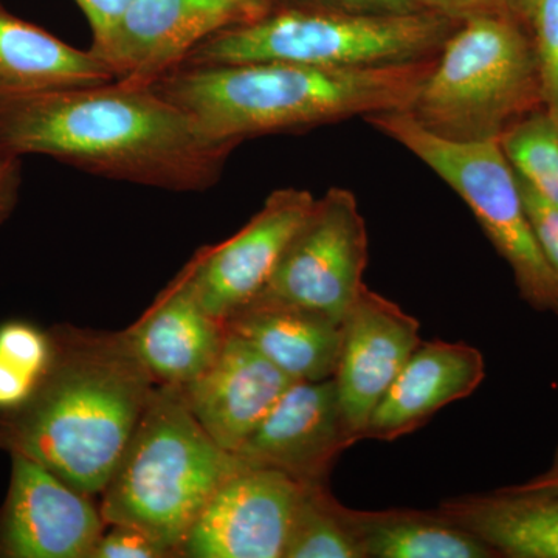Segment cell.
Returning a JSON list of instances; mask_svg holds the SVG:
<instances>
[{"mask_svg": "<svg viewBox=\"0 0 558 558\" xmlns=\"http://www.w3.org/2000/svg\"><path fill=\"white\" fill-rule=\"evenodd\" d=\"M236 146L205 137L154 84L0 95V154L47 156L101 178L168 191H205Z\"/></svg>", "mask_w": 558, "mask_h": 558, "instance_id": "6da1fadb", "label": "cell"}, {"mask_svg": "<svg viewBox=\"0 0 558 558\" xmlns=\"http://www.w3.org/2000/svg\"><path fill=\"white\" fill-rule=\"evenodd\" d=\"M51 360L31 398L0 411V451L25 457L83 494L100 495L156 381L124 330L54 326Z\"/></svg>", "mask_w": 558, "mask_h": 558, "instance_id": "7a4b0ae2", "label": "cell"}, {"mask_svg": "<svg viewBox=\"0 0 558 558\" xmlns=\"http://www.w3.org/2000/svg\"><path fill=\"white\" fill-rule=\"evenodd\" d=\"M435 58L374 69L284 61L182 64L154 83L208 140H242L405 110Z\"/></svg>", "mask_w": 558, "mask_h": 558, "instance_id": "3957f363", "label": "cell"}, {"mask_svg": "<svg viewBox=\"0 0 558 558\" xmlns=\"http://www.w3.org/2000/svg\"><path fill=\"white\" fill-rule=\"evenodd\" d=\"M242 465L201 427L178 388L157 385L98 506L106 526L142 529L182 557L194 521Z\"/></svg>", "mask_w": 558, "mask_h": 558, "instance_id": "277c9868", "label": "cell"}, {"mask_svg": "<svg viewBox=\"0 0 558 558\" xmlns=\"http://www.w3.org/2000/svg\"><path fill=\"white\" fill-rule=\"evenodd\" d=\"M539 109L532 28L499 9L459 21L405 110L440 138L481 143L499 142Z\"/></svg>", "mask_w": 558, "mask_h": 558, "instance_id": "5b68a950", "label": "cell"}, {"mask_svg": "<svg viewBox=\"0 0 558 558\" xmlns=\"http://www.w3.org/2000/svg\"><path fill=\"white\" fill-rule=\"evenodd\" d=\"M458 20L416 11L359 14L281 5L209 36L183 64L284 61L326 69H374L435 58Z\"/></svg>", "mask_w": 558, "mask_h": 558, "instance_id": "8992f818", "label": "cell"}, {"mask_svg": "<svg viewBox=\"0 0 558 558\" xmlns=\"http://www.w3.org/2000/svg\"><path fill=\"white\" fill-rule=\"evenodd\" d=\"M439 175L472 209L498 255L509 264L521 299L558 317V275L539 247L515 170L498 142L459 143L425 131L407 110L365 117Z\"/></svg>", "mask_w": 558, "mask_h": 558, "instance_id": "52a82bcc", "label": "cell"}, {"mask_svg": "<svg viewBox=\"0 0 558 558\" xmlns=\"http://www.w3.org/2000/svg\"><path fill=\"white\" fill-rule=\"evenodd\" d=\"M366 264L368 231L357 199L349 190L330 189L315 199L266 288L253 300L322 312L341 323L365 286Z\"/></svg>", "mask_w": 558, "mask_h": 558, "instance_id": "ba28073f", "label": "cell"}, {"mask_svg": "<svg viewBox=\"0 0 558 558\" xmlns=\"http://www.w3.org/2000/svg\"><path fill=\"white\" fill-rule=\"evenodd\" d=\"M271 7L250 0H134L90 50L113 78L154 84L209 36L255 20Z\"/></svg>", "mask_w": 558, "mask_h": 558, "instance_id": "9c48e42d", "label": "cell"}, {"mask_svg": "<svg viewBox=\"0 0 558 558\" xmlns=\"http://www.w3.org/2000/svg\"><path fill=\"white\" fill-rule=\"evenodd\" d=\"M314 204L306 190L274 191L234 236L197 250L183 270L213 317L226 322L266 288Z\"/></svg>", "mask_w": 558, "mask_h": 558, "instance_id": "30bf717a", "label": "cell"}, {"mask_svg": "<svg viewBox=\"0 0 558 558\" xmlns=\"http://www.w3.org/2000/svg\"><path fill=\"white\" fill-rule=\"evenodd\" d=\"M10 458L0 558H90L108 527L100 506L39 462Z\"/></svg>", "mask_w": 558, "mask_h": 558, "instance_id": "8fae6325", "label": "cell"}, {"mask_svg": "<svg viewBox=\"0 0 558 558\" xmlns=\"http://www.w3.org/2000/svg\"><path fill=\"white\" fill-rule=\"evenodd\" d=\"M301 484L242 465L220 484L182 545L186 558H282Z\"/></svg>", "mask_w": 558, "mask_h": 558, "instance_id": "7c38bea8", "label": "cell"}, {"mask_svg": "<svg viewBox=\"0 0 558 558\" xmlns=\"http://www.w3.org/2000/svg\"><path fill=\"white\" fill-rule=\"evenodd\" d=\"M359 440L330 377L293 381L234 454L252 468L278 470L300 484L328 483L337 459Z\"/></svg>", "mask_w": 558, "mask_h": 558, "instance_id": "4fadbf2b", "label": "cell"}, {"mask_svg": "<svg viewBox=\"0 0 558 558\" xmlns=\"http://www.w3.org/2000/svg\"><path fill=\"white\" fill-rule=\"evenodd\" d=\"M421 323L363 286L341 322L336 380L349 425L365 439L371 414L422 343Z\"/></svg>", "mask_w": 558, "mask_h": 558, "instance_id": "5bb4252c", "label": "cell"}, {"mask_svg": "<svg viewBox=\"0 0 558 558\" xmlns=\"http://www.w3.org/2000/svg\"><path fill=\"white\" fill-rule=\"evenodd\" d=\"M293 381L248 341L227 330L213 365L178 389L211 439L236 453Z\"/></svg>", "mask_w": 558, "mask_h": 558, "instance_id": "9a60e30c", "label": "cell"}, {"mask_svg": "<svg viewBox=\"0 0 558 558\" xmlns=\"http://www.w3.org/2000/svg\"><path fill=\"white\" fill-rule=\"evenodd\" d=\"M124 333L157 385L183 388L213 365L227 328L202 306L182 269Z\"/></svg>", "mask_w": 558, "mask_h": 558, "instance_id": "2e32d148", "label": "cell"}, {"mask_svg": "<svg viewBox=\"0 0 558 558\" xmlns=\"http://www.w3.org/2000/svg\"><path fill=\"white\" fill-rule=\"evenodd\" d=\"M486 377L480 349L422 341L371 414L365 439L391 440L421 428L444 407L469 398Z\"/></svg>", "mask_w": 558, "mask_h": 558, "instance_id": "e0dca14e", "label": "cell"}, {"mask_svg": "<svg viewBox=\"0 0 558 558\" xmlns=\"http://www.w3.org/2000/svg\"><path fill=\"white\" fill-rule=\"evenodd\" d=\"M223 323L295 381L326 380L336 374L341 323L322 312L253 300Z\"/></svg>", "mask_w": 558, "mask_h": 558, "instance_id": "ac0fdd59", "label": "cell"}, {"mask_svg": "<svg viewBox=\"0 0 558 558\" xmlns=\"http://www.w3.org/2000/svg\"><path fill=\"white\" fill-rule=\"evenodd\" d=\"M436 512L498 557L558 558V495L505 487L447 499Z\"/></svg>", "mask_w": 558, "mask_h": 558, "instance_id": "d6986e66", "label": "cell"}, {"mask_svg": "<svg viewBox=\"0 0 558 558\" xmlns=\"http://www.w3.org/2000/svg\"><path fill=\"white\" fill-rule=\"evenodd\" d=\"M112 80L94 51L69 46L0 2V95L92 86Z\"/></svg>", "mask_w": 558, "mask_h": 558, "instance_id": "ffe728a7", "label": "cell"}, {"mask_svg": "<svg viewBox=\"0 0 558 558\" xmlns=\"http://www.w3.org/2000/svg\"><path fill=\"white\" fill-rule=\"evenodd\" d=\"M365 558H495L494 549L436 510L352 509Z\"/></svg>", "mask_w": 558, "mask_h": 558, "instance_id": "44dd1931", "label": "cell"}, {"mask_svg": "<svg viewBox=\"0 0 558 558\" xmlns=\"http://www.w3.org/2000/svg\"><path fill=\"white\" fill-rule=\"evenodd\" d=\"M282 558H365L352 509L328 483L301 484Z\"/></svg>", "mask_w": 558, "mask_h": 558, "instance_id": "7402d4cb", "label": "cell"}, {"mask_svg": "<svg viewBox=\"0 0 558 558\" xmlns=\"http://www.w3.org/2000/svg\"><path fill=\"white\" fill-rule=\"evenodd\" d=\"M498 143L517 174L558 209V124L549 113H531Z\"/></svg>", "mask_w": 558, "mask_h": 558, "instance_id": "603a6c76", "label": "cell"}, {"mask_svg": "<svg viewBox=\"0 0 558 558\" xmlns=\"http://www.w3.org/2000/svg\"><path fill=\"white\" fill-rule=\"evenodd\" d=\"M531 28L542 76L543 109L558 124V0H538Z\"/></svg>", "mask_w": 558, "mask_h": 558, "instance_id": "cb8c5ba5", "label": "cell"}, {"mask_svg": "<svg viewBox=\"0 0 558 558\" xmlns=\"http://www.w3.org/2000/svg\"><path fill=\"white\" fill-rule=\"evenodd\" d=\"M0 359L39 379L51 360L49 330L22 319L0 325Z\"/></svg>", "mask_w": 558, "mask_h": 558, "instance_id": "d4e9b609", "label": "cell"}, {"mask_svg": "<svg viewBox=\"0 0 558 558\" xmlns=\"http://www.w3.org/2000/svg\"><path fill=\"white\" fill-rule=\"evenodd\" d=\"M178 557L160 539L126 524H108L90 558H171Z\"/></svg>", "mask_w": 558, "mask_h": 558, "instance_id": "484cf974", "label": "cell"}, {"mask_svg": "<svg viewBox=\"0 0 558 558\" xmlns=\"http://www.w3.org/2000/svg\"><path fill=\"white\" fill-rule=\"evenodd\" d=\"M517 179L539 247L558 275V209L543 199L521 175L517 174Z\"/></svg>", "mask_w": 558, "mask_h": 558, "instance_id": "4316f807", "label": "cell"}, {"mask_svg": "<svg viewBox=\"0 0 558 558\" xmlns=\"http://www.w3.org/2000/svg\"><path fill=\"white\" fill-rule=\"evenodd\" d=\"M300 3L315 9L359 14H409L428 11L418 7L414 0H303Z\"/></svg>", "mask_w": 558, "mask_h": 558, "instance_id": "83f0119b", "label": "cell"}, {"mask_svg": "<svg viewBox=\"0 0 558 558\" xmlns=\"http://www.w3.org/2000/svg\"><path fill=\"white\" fill-rule=\"evenodd\" d=\"M89 21L94 43H100L134 0H75Z\"/></svg>", "mask_w": 558, "mask_h": 558, "instance_id": "f1b7e54d", "label": "cell"}, {"mask_svg": "<svg viewBox=\"0 0 558 558\" xmlns=\"http://www.w3.org/2000/svg\"><path fill=\"white\" fill-rule=\"evenodd\" d=\"M35 377L0 359V411L16 409L31 398Z\"/></svg>", "mask_w": 558, "mask_h": 558, "instance_id": "f546056e", "label": "cell"}, {"mask_svg": "<svg viewBox=\"0 0 558 558\" xmlns=\"http://www.w3.org/2000/svg\"><path fill=\"white\" fill-rule=\"evenodd\" d=\"M21 159L0 154V226L11 218L20 202Z\"/></svg>", "mask_w": 558, "mask_h": 558, "instance_id": "4dcf8cb0", "label": "cell"}, {"mask_svg": "<svg viewBox=\"0 0 558 558\" xmlns=\"http://www.w3.org/2000/svg\"><path fill=\"white\" fill-rule=\"evenodd\" d=\"M414 2L424 10L446 14L458 21L483 11L505 9L502 0H414Z\"/></svg>", "mask_w": 558, "mask_h": 558, "instance_id": "1f68e13d", "label": "cell"}, {"mask_svg": "<svg viewBox=\"0 0 558 558\" xmlns=\"http://www.w3.org/2000/svg\"><path fill=\"white\" fill-rule=\"evenodd\" d=\"M509 487L513 490L545 492V494L558 495V447L546 472L539 473V475L524 481V483Z\"/></svg>", "mask_w": 558, "mask_h": 558, "instance_id": "d6a6232c", "label": "cell"}, {"mask_svg": "<svg viewBox=\"0 0 558 558\" xmlns=\"http://www.w3.org/2000/svg\"><path fill=\"white\" fill-rule=\"evenodd\" d=\"M538 0H502V5L513 16L519 17L524 24L531 27L532 16H534L535 7Z\"/></svg>", "mask_w": 558, "mask_h": 558, "instance_id": "836d02e7", "label": "cell"}, {"mask_svg": "<svg viewBox=\"0 0 558 558\" xmlns=\"http://www.w3.org/2000/svg\"><path fill=\"white\" fill-rule=\"evenodd\" d=\"M250 2H258L266 3V5H275V3H278V0H250Z\"/></svg>", "mask_w": 558, "mask_h": 558, "instance_id": "e575fe53", "label": "cell"}]
</instances>
